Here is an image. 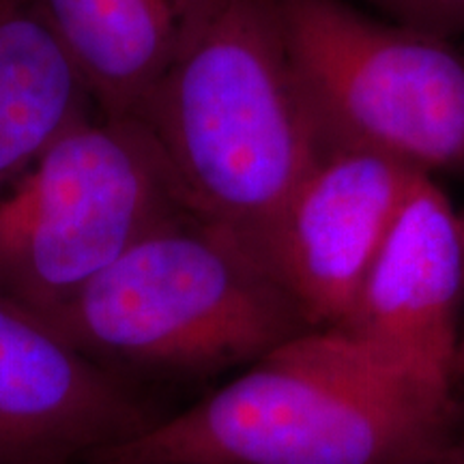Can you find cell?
<instances>
[{
  "mask_svg": "<svg viewBox=\"0 0 464 464\" xmlns=\"http://www.w3.org/2000/svg\"><path fill=\"white\" fill-rule=\"evenodd\" d=\"M130 119L158 144L191 211L260 260L327 147L276 0H207Z\"/></svg>",
  "mask_w": 464,
  "mask_h": 464,
  "instance_id": "cell-1",
  "label": "cell"
},
{
  "mask_svg": "<svg viewBox=\"0 0 464 464\" xmlns=\"http://www.w3.org/2000/svg\"><path fill=\"white\" fill-rule=\"evenodd\" d=\"M462 417L456 396L340 329H307L86 464H396L448 439Z\"/></svg>",
  "mask_w": 464,
  "mask_h": 464,
  "instance_id": "cell-2",
  "label": "cell"
},
{
  "mask_svg": "<svg viewBox=\"0 0 464 464\" xmlns=\"http://www.w3.org/2000/svg\"><path fill=\"white\" fill-rule=\"evenodd\" d=\"M44 318L149 392L247 368L310 329L269 266L194 213L149 232Z\"/></svg>",
  "mask_w": 464,
  "mask_h": 464,
  "instance_id": "cell-3",
  "label": "cell"
},
{
  "mask_svg": "<svg viewBox=\"0 0 464 464\" xmlns=\"http://www.w3.org/2000/svg\"><path fill=\"white\" fill-rule=\"evenodd\" d=\"M191 213L136 119L80 121L0 194V295L54 314L149 232Z\"/></svg>",
  "mask_w": 464,
  "mask_h": 464,
  "instance_id": "cell-4",
  "label": "cell"
},
{
  "mask_svg": "<svg viewBox=\"0 0 464 464\" xmlns=\"http://www.w3.org/2000/svg\"><path fill=\"white\" fill-rule=\"evenodd\" d=\"M290 63L327 144L464 177V52L344 0H276Z\"/></svg>",
  "mask_w": 464,
  "mask_h": 464,
  "instance_id": "cell-5",
  "label": "cell"
},
{
  "mask_svg": "<svg viewBox=\"0 0 464 464\" xmlns=\"http://www.w3.org/2000/svg\"><path fill=\"white\" fill-rule=\"evenodd\" d=\"M168 413L0 295V464H86Z\"/></svg>",
  "mask_w": 464,
  "mask_h": 464,
  "instance_id": "cell-6",
  "label": "cell"
},
{
  "mask_svg": "<svg viewBox=\"0 0 464 464\" xmlns=\"http://www.w3.org/2000/svg\"><path fill=\"white\" fill-rule=\"evenodd\" d=\"M420 177L374 150L324 147L263 252L310 329H335L344 321Z\"/></svg>",
  "mask_w": 464,
  "mask_h": 464,
  "instance_id": "cell-7",
  "label": "cell"
},
{
  "mask_svg": "<svg viewBox=\"0 0 464 464\" xmlns=\"http://www.w3.org/2000/svg\"><path fill=\"white\" fill-rule=\"evenodd\" d=\"M462 316L464 216L423 174L335 329L402 374L456 396Z\"/></svg>",
  "mask_w": 464,
  "mask_h": 464,
  "instance_id": "cell-8",
  "label": "cell"
},
{
  "mask_svg": "<svg viewBox=\"0 0 464 464\" xmlns=\"http://www.w3.org/2000/svg\"><path fill=\"white\" fill-rule=\"evenodd\" d=\"M102 116H133L207 0H34Z\"/></svg>",
  "mask_w": 464,
  "mask_h": 464,
  "instance_id": "cell-9",
  "label": "cell"
},
{
  "mask_svg": "<svg viewBox=\"0 0 464 464\" xmlns=\"http://www.w3.org/2000/svg\"><path fill=\"white\" fill-rule=\"evenodd\" d=\"M95 106L34 0H0V194Z\"/></svg>",
  "mask_w": 464,
  "mask_h": 464,
  "instance_id": "cell-10",
  "label": "cell"
},
{
  "mask_svg": "<svg viewBox=\"0 0 464 464\" xmlns=\"http://www.w3.org/2000/svg\"><path fill=\"white\" fill-rule=\"evenodd\" d=\"M379 7L398 15L400 24L430 31L448 37L464 33V0H372Z\"/></svg>",
  "mask_w": 464,
  "mask_h": 464,
  "instance_id": "cell-11",
  "label": "cell"
},
{
  "mask_svg": "<svg viewBox=\"0 0 464 464\" xmlns=\"http://www.w3.org/2000/svg\"><path fill=\"white\" fill-rule=\"evenodd\" d=\"M396 464H464V417L454 434L440 440L434 448L420 451V454L404 458Z\"/></svg>",
  "mask_w": 464,
  "mask_h": 464,
  "instance_id": "cell-12",
  "label": "cell"
},
{
  "mask_svg": "<svg viewBox=\"0 0 464 464\" xmlns=\"http://www.w3.org/2000/svg\"><path fill=\"white\" fill-rule=\"evenodd\" d=\"M454 392L460 404L464 406V316L460 327V340H458V353H456V365H454Z\"/></svg>",
  "mask_w": 464,
  "mask_h": 464,
  "instance_id": "cell-13",
  "label": "cell"
},
{
  "mask_svg": "<svg viewBox=\"0 0 464 464\" xmlns=\"http://www.w3.org/2000/svg\"><path fill=\"white\" fill-rule=\"evenodd\" d=\"M133 464H188V462H133Z\"/></svg>",
  "mask_w": 464,
  "mask_h": 464,
  "instance_id": "cell-14",
  "label": "cell"
}]
</instances>
